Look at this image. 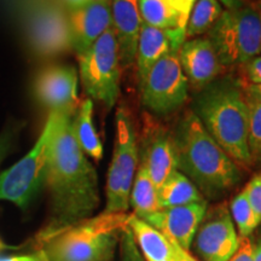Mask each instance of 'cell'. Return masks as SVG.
<instances>
[{"label": "cell", "mask_w": 261, "mask_h": 261, "mask_svg": "<svg viewBox=\"0 0 261 261\" xmlns=\"http://www.w3.org/2000/svg\"><path fill=\"white\" fill-rule=\"evenodd\" d=\"M73 115L61 112L51 140L44 185L50 192L52 213L35 237V250L44 249L58 234L92 217L100 203L97 172L77 144Z\"/></svg>", "instance_id": "cell-1"}, {"label": "cell", "mask_w": 261, "mask_h": 261, "mask_svg": "<svg viewBox=\"0 0 261 261\" xmlns=\"http://www.w3.org/2000/svg\"><path fill=\"white\" fill-rule=\"evenodd\" d=\"M177 169L208 198H219L241 181L238 165L207 132L198 117L189 110L179 120L172 136Z\"/></svg>", "instance_id": "cell-2"}, {"label": "cell", "mask_w": 261, "mask_h": 261, "mask_svg": "<svg viewBox=\"0 0 261 261\" xmlns=\"http://www.w3.org/2000/svg\"><path fill=\"white\" fill-rule=\"evenodd\" d=\"M191 110L237 165H252L248 146L247 94L240 83L231 77L215 79L198 91Z\"/></svg>", "instance_id": "cell-3"}, {"label": "cell", "mask_w": 261, "mask_h": 261, "mask_svg": "<svg viewBox=\"0 0 261 261\" xmlns=\"http://www.w3.org/2000/svg\"><path fill=\"white\" fill-rule=\"evenodd\" d=\"M127 213H100L58 234L46 247L50 261H110L120 234L128 231Z\"/></svg>", "instance_id": "cell-4"}, {"label": "cell", "mask_w": 261, "mask_h": 261, "mask_svg": "<svg viewBox=\"0 0 261 261\" xmlns=\"http://www.w3.org/2000/svg\"><path fill=\"white\" fill-rule=\"evenodd\" d=\"M221 67H244L261 54V14L255 5L225 9L207 33Z\"/></svg>", "instance_id": "cell-5"}, {"label": "cell", "mask_w": 261, "mask_h": 261, "mask_svg": "<svg viewBox=\"0 0 261 261\" xmlns=\"http://www.w3.org/2000/svg\"><path fill=\"white\" fill-rule=\"evenodd\" d=\"M61 112L48 114L41 135L31 151L0 174V201H9L24 210L45 182L52 137Z\"/></svg>", "instance_id": "cell-6"}, {"label": "cell", "mask_w": 261, "mask_h": 261, "mask_svg": "<svg viewBox=\"0 0 261 261\" xmlns=\"http://www.w3.org/2000/svg\"><path fill=\"white\" fill-rule=\"evenodd\" d=\"M77 58L85 92L92 100H98L107 109H112L119 98L122 69L119 45L113 29L104 33Z\"/></svg>", "instance_id": "cell-7"}, {"label": "cell", "mask_w": 261, "mask_h": 261, "mask_svg": "<svg viewBox=\"0 0 261 261\" xmlns=\"http://www.w3.org/2000/svg\"><path fill=\"white\" fill-rule=\"evenodd\" d=\"M115 148L107 179L104 213H126L129 195L138 169V148L132 120L125 108L116 112Z\"/></svg>", "instance_id": "cell-8"}, {"label": "cell", "mask_w": 261, "mask_h": 261, "mask_svg": "<svg viewBox=\"0 0 261 261\" xmlns=\"http://www.w3.org/2000/svg\"><path fill=\"white\" fill-rule=\"evenodd\" d=\"M179 50L165 55L140 83L144 107L158 116L177 112L188 99L189 83L178 58Z\"/></svg>", "instance_id": "cell-9"}, {"label": "cell", "mask_w": 261, "mask_h": 261, "mask_svg": "<svg viewBox=\"0 0 261 261\" xmlns=\"http://www.w3.org/2000/svg\"><path fill=\"white\" fill-rule=\"evenodd\" d=\"M240 241L230 211L220 203L205 212L192 244L202 261H228Z\"/></svg>", "instance_id": "cell-10"}, {"label": "cell", "mask_w": 261, "mask_h": 261, "mask_svg": "<svg viewBox=\"0 0 261 261\" xmlns=\"http://www.w3.org/2000/svg\"><path fill=\"white\" fill-rule=\"evenodd\" d=\"M207 210L208 203L204 200L179 207L162 208L155 213L145 215L142 219L158 228L169 241L177 243L182 249L190 250Z\"/></svg>", "instance_id": "cell-11"}, {"label": "cell", "mask_w": 261, "mask_h": 261, "mask_svg": "<svg viewBox=\"0 0 261 261\" xmlns=\"http://www.w3.org/2000/svg\"><path fill=\"white\" fill-rule=\"evenodd\" d=\"M68 24L70 46L79 56L112 28V0H92L73 9Z\"/></svg>", "instance_id": "cell-12"}, {"label": "cell", "mask_w": 261, "mask_h": 261, "mask_svg": "<svg viewBox=\"0 0 261 261\" xmlns=\"http://www.w3.org/2000/svg\"><path fill=\"white\" fill-rule=\"evenodd\" d=\"M39 100L50 112L75 113L79 106L77 98V73L69 65H54L39 75L37 85Z\"/></svg>", "instance_id": "cell-13"}, {"label": "cell", "mask_w": 261, "mask_h": 261, "mask_svg": "<svg viewBox=\"0 0 261 261\" xmlns=\"http://www.w3.org/2000/svg\"><path fill=\"white\" fill-rule=\"evenodd\" d=\"M178 58L188 83L198 91L217 79L223 69L208 38L187 39L179 48Z\"/></svg>", "instance_id": "cell-14"}, {"label": "cell", "mask_w": 261, "mask_h": 261, "mask_svg": "<svg viewBox=\"0 0 261 261\" xmlns=\"http://www.w3.org/2000/svg\"><path fill=\"white\" fill-rule=\"evenodd\" d=\"M29 35L35 50L46 56L61 54L71 47L68 18L52 6L35 12L29 23Z\"/></svg>", "instance_id": "cell-15"}, {"label": "cell", "mask_w": 261, "mask_h": 261, "mask_svg": "<svg viewBox=\"0 0 261 261\" xmlns=\"http://www.w3.org/2000/svg\"><path fill=\"white\" fill-rule=\"evenodd\" d=\"M185 41V29H162L143 22L137 44L136 62L139 83L156 62L173 50H179Z\"/></svg>", "instance_id": "cell-16"}, {"label": "cell", "mask_w": 261, "mask_h": 261, "mask_svg": "<svg viewBox=\"0 0 261 261\" xmlns=\"http://www.w3.org/2000/svg\"><path fill=\"white\" fill-rule=\"evenodd\" d=\"M142 24L139 0H112V29L119 45L122 69H127L136 62Z\"/></svg>", "instance_id": "cell-17"}, {"label": "cell", "mask_w": 261, "mask_h": 261, "mask_svg": "<svg viewBox=\"0 0 261 261\" xmlns=\"http://www.w3.org/2000/svg\"><path fill=\"white\" fill-rule=\"evenodd\" d=\"M142 162L144 163L152 182L159 189L177 169V154L172 136L158 132L150 139Z\"/></svg>", "instance_id": "cell-18"}, {"label": "cell", "mask_w": 261, "mask_h": 261, "mask_svg": "<svg viewBox=\"0 0 261 261\" xmlns=\"http://www.w3.org/2000/svg\"><path fill=\"white\" fill-rule=\"evenodd\" d=\"M128 230L135 236L145 261H174L173 243L152 225L132 213L128 215Z\"/></svg>", "instance_id": "cell-19"}, {"label": "cell", "mask_w": 261, "mask_h": 261, "mask_svg": "<svg viewBox=\"0 0 261 261\" xmlns=\"http://www.w3.org/2000/svg\"><path fill=\"white\" fill-rule=\"evenodd\" d=\"M73 128L84 154L96 161L102 160L104 150L93 123V100L91 98H86L77 106L73 115Z\"/></svg>", "instance_id": "cell-20"}, {"label": "cell", "mask_w": 261, "mask_h": 261, "mask_svg": "<svg viewBox=\"0 0 261 261\" xmlns=\"http://www.w3.org/2000/svg\"><path fill=\"white\" fill-rule=\"evenodd\" d=\"M160 210L204 201L196 185L181 172L175 171L158 189Z\"/></svg>", "instance_id": "cell-21"}, {"label": "cell", "mask_w": 261, "mask_h": 261, "mask_svg": "<svg viewBox=\"0 0 261 261\" xmlns=\"http://www.w3.org/2000/svg\"><path fill=\"white\" fill-rule=\"evenodd\" d=\"M143 22L162 29H185L187 19L181 15L177 0H139Z\"/></svg>", "instance_id": "cell-22"}, {"label": "cell", "mask_w": 261, "mask_h": 261, "mask_svg": "<svg viewBox=\"0 0 261 261\" xmlns=\"http://www.w3.org/2000/svg\"><path fill=\"white\" fill-rule=\"evenodd\" d=\"M129 205H132L133 214L139 218L152 214L160 210L158 189L152 182L143 162L138 166L130 189Z\"/></svg>", "instance_id": "cell-23"}, {"label": "cell", "mask_w": 261, "mask_h": 261, "mask_svg": "<svg viewBox=\"0 0 261 261\" xmlns=\"http://www.w3.org/2000/svg\"><path fill=\"white\" fill-rule=\"evenodd\" d=\"M223 12L224 8L219 0H197L185 27V40L210 32Z\"/></svg>", "instance_id": "cell-24"}, {"label": "cell", "mask_w": 261, "mask_h": 261, "mask_svg": "<svg viewBox=\"0 0 261 261\" xmlns=\"http://www.w3.org/2000/svg\"><path fill=\"white\" fill-rule=\"evenodd\" d=\"M228 211H230L233 224L236 225L238 236L241 238L250 237V234L261 224V218L254 212L243 191H241L232 198Z\"/></svg>", "instance_id": "cell-25"}, {"label": "cell", "mask_w": 261, "mask_h": 261, "mask_svg": "<svg viewBox=\"0 0 261 261\" xmlns=\"http://www.w3.org/2000/svg\"><path fill=\"white\" fill-rule=\"evenodd\" d=\"M249 123H248V146L253 162L261 158V102L247 96Z\"/></svg>", "instance_id": "cell-26"}, {"label": "cell", "mask_w": 261, "mask_h": 261, "mask_svg": "<svg viewBox=\"0 0 261 261\" xmlns=\"http://www.w3.org/2000/svg\"><path fill=\"white\" fill-rule=\"evenodd\" d=\"M255 213L261 218V173L254 175L243 190Z\"/></svg>", "instance_id": "cell-27"}, {"label": "cell", "mask_w": 261, "mask_h": 261, "mask_svg": "<svg viewBox=\"0 0 261 261\" xmlns=\"http://www.w3.org/2000/svg\"><path fill=\"white\" fill-rule=\"evenodd\" d=\"M255 243L250 237L241 238L240 246L228 261H253Z\"/></svg>", "instance_id": "cell-28"}, {"label": "cell", "mask_w": 261, "mask_h": 261, "mask_svg": "<svg viewBox=\"0 0 261 261\" xmlns=\"http://www.w3.org/2000/svg\"><path fill=\"white\" fill-rule=\"evenodd\" d=\"M250 84L261 85V56H256L244 65Z\"/></svg>", "instance_id": "cell-29"}, {"label": "cell", "mask_w": 261, "mask_h": 261, "mask_svg": "<svg viewBox=\"0 0 261 261\" xmlns=\"http://www.w3.org/2000/svg\"><path fill=\"white\" fill-rule=\"evenodd\" d=\"M0 261H50L45 249L35 250L31 254H21V255L0 256Z\"/></svg>", "instance_id": "cell-30"}, {"label": "cell", "mask_w": 261, "mask_h": 261, "mask_svg": "<svg viewBox=\"0 0 261 261\" xmlns=\"http://www.w3.org/2000/svg\"><path fill=\"white\" fill-rule=\"evenodd\" d=\"M172 242V241H171ZM173 243V249H174V261H197L191 255L189 250L182 249L177 243Z\"/></svg>", "instance_id": "cell-31"}, {"label": "cell", "mask_w": 261, "mask_h": 261, "mask_svg": "<svg viewBox=\"0 0 261 261\" xmlns=\"http://www.w3.org/2000/svg\"><path fill=\"white\" fill-rule=\"evenodd\" d=\"M178 2V5H179V9H180L181 11V15L184 16V18L189 19V16H190V12L192 8H194L195 3L197 2V0H177Z\"/></svg>", "instance_id": "cell-32"}, {"label": "cell", "mask_w": 261, "mask_h": 261, "mask_svg": "<svg viewBox=\"0 0 261 261\" xmlns=\"http://www.w3.org/2000/svg\"><path fill=\"white\" fill-rule=\"evenodd\" d=\"M246 94L248 97L261 102V85L249 84V86L246 89Z\"/></svg>", "instance_id": "cell-33"}, {"label": "cell", "mask_w": 261, "mask_h": 261, "mask_svg": "<svg viewBox=\"0 0 261 261\" xmlns=\"http://www.w3.org/2000/svg\"><path fill=\"white\" fill-rule=\"evenodd\" d=\"M89 2H92V0H64L65 4L69 6L71 10L79 8V6H83L85 4H87Z\"/></svg>", "instance_id": "cell-34"}, {"label": "cell", "mask_w": 261, "mask_h": 261, "mask_svg": "<svg viewBox=\"0 0 261 261\" xmlns=\"http://www.w3.org/2000/svg\"><path fill=\"white\" fill-rule=\"evenodd\" d=\"M220 4L224 5L226 9H232L234 6H238L243 3H246V0H219Z\"/></svg>", "instance_id": "cell-35"}, {"label": "cell", "mask_w": 261, "mask_h": 261, "mask_svg": "<svg viewBox=\"0 0 261 261\" xmlns=\"http://www.w3.org/2000/svg\"><path fill=\"white\" fill-rule=\"evenodd\" d=\"M253 261H261V241L259 243H255V249H254Z\"/></svg>", "instance_id": "cell-36"}, {"label": "cell", "mask_w": 261, "mask_h": 261, "mask_svg": "<svg viewBox=\"0 0 261 261\" xmlns=\"http://www.w3.org/2000/svg\"><path fill=\"white\" fill-rule=\"evenodd\" d=\"M14 249H18V247H14V246H9V244H6L4 241L0 238V254L6 252V250H14Z\"/></svg>", "instance_id": "cell-37"}, {"label": "cell", "mask_w": 261, "mask_h": 261, "mask_svg": "<svg viewBox=\"0 0 261 261\" xmlns=\"http://www.w3.org/2000/svg\"><path fill=\"white\" fill-rule=\"evenodd\" d=\"M255 8L259 10L260 14H261V0H257V2L255 3Z\"/></svg>", "instance_id": "cell-38"}, {"label": "cell", "mask_w": 261, "mask_h": 261, "mask_svg": "<svg viewBox=\"0 0 261 261\" xmlns=\"http://www.w3.org/2000/svg\"><path fill=\"white\" fill-rule=\"evenodd\" d=\"M259 161H261V158H260V160H259Z\"/></svg>", "instance_id": "cell-39"}]
</instances>
